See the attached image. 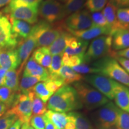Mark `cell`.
I'll return each mask as SVG.
<instances>
[{"instance_id":"33","label":"cell","mask_w":129,"mask_h":129,"mask_svg":"<svg viewBox=\"0 0 129 129\" xmlns=\"http://www.w3.org/2000/svg\"><path fill=\"white\" fill-rule=\"evenodd\" d=\"M32 91L37 97L46 104L53 94L48 88L45 81H41L37 83L32 88Z\"/></svg>"},{"instance_id":"55","label":"cell","mask_w":129,"mask_h":129,"mask_svg":"<svg viewBox=\"0 0 129 129\" xmlns=\"http://www.w3.org/2000/svg\"><path fill=\"white\" fill-rule=\"evenodd\" d=\"M127 29H128V30H129V25H128V26H127Z\"/></svg>"},{"instance_id":"42","label":"cell","mask_w":129,"mask_h":129,"mask_svg":"<svg viewBox=\"0 0 129 129\" xmlns=\"http://www.w3.org/2000/svg\"><path fill=\"white\" fill-rule=\"evenodd\" d=\"M41 0H12L9 6H28L32 7H38L41 3Z\"/></svg>"},{"instance_id":"47","label":"cell","mask_w":129,"mask_h":129,"mask_svg":"<svg viewBox=\"0 0 129 129\" xmlns=\"http://www.w3.org/2000/svg\"><path fill=\"white\" fill-rule=\"evenodd\" d=\"M44 118L45 121V124H46V126H45V129H58L54 124H53L44 115Z\"/></svg>"},{"instance_id":"26","label":"cell","mask_w":129,"mask_h":129,"mask_svg":"<svg viewBox=\"0 0 129 129\" xmlns=\"http://www.w3.org/2000/svg\"><path fill=\"white\" fill-rule=\"evenodd\" d=\"M44 116L54 124L58 129H64L68 122L67 113L48 110L44 114Z\"/></svg>"},{"instance_id":"36","label":"cell","mask_w":129,"mask_h":129,"mask_svg":"<svg viewBox=\"0 0 129 129\" xmlns=\"http://www.w3.org/2000/svg\"><path fill=\"white\" fill-rule=\"evenodd\" d=\"M72 70L77 72V73L81 74V75H88V74H99V71L98 69L93 67L92 65H90L89 64L83 63L79 65L74 66L71 67Z\"/></svg>"},{"instance_id":"16","label":"cell","mask_w":129,"mask_h":129,"mask_svg":"<svg viewBox=\"0 0 129 129\" xmlns=\"http://www.w3.org/2000/svg\"><path fill=\"white\" fill-rule=\"evenodd\" d=\"M67 30L74 36L87 41L94 40L102 35H109L112 32L111 28L97 26H93L90 28L83 30H70L67 29Z\"/></svg>"},{"instance_id":"46","label":"cell","mask_w":129,"mask_h":129,"mask_svg":"<svg viewBox=\"0 0 129 129\" xmlns=\"http://www.w3.org/2000/svg\"><path fill=\"white\" fill-rule=\"evenodd\" d=\"M7 71L6 69L0 68V87L4 86L5 83V77Z\"/></svg>"},{"instance_id":"10","label":"cell","mask_w":129,"mask_h":129,"mask_svg":"<svg viewBox=\"0 0 129 129\" xmlns=\"http://www.w3.org/2000/svg\"><path fill=\"white\" fill-rule=\"evenodd\" d=\"M83 80L108 99H114V89L117 81L101 74L85 75L84 76Z\"/></svg>"},{"instance_id":"41","label":"cell","mask_w":129,"mask_h":129,"mask_svg":"<svg viewBox=\"0 0 129 129\" xmlns=\"http://www.w3.org/2000/svg\"><path fill=\"white\" fill-rule=\"evenodd\" d=\"M29 124L34 129H45V121L44 115L32 116L30 120Z\"/></svg>"},{"instance_id":"51","label":"cell","mask_w":129,"mask_h":129,"mask_svg":"<svg viewBox=\"0 0 129 129\" xmlns=\"http://www.w3.org/2000/svg\"><path fill=\"white\" fill-rule=\"evenodd\" d=\"M29 124V123H24L22 124V127H21V129H26L28 125Z\"/></svg>"},{"instance_id":"50","label":"cell","mask_w":129,"mask_h":129,"mask_svg":"<svg viewBox=\"0 0 129 129\" xmlns=\"http://www.w3.org/2000/svg\"><path fill=\"white\" fill-rule=\"evenodd\" d=\"M12 0H0V9L7 6L10 4Z\"/></svg>"},{"instance_id":"7","label":"cell","mask_w":129,"mask_h":129,"mask_svg":"<svg viewBox=\"0 0 129 129\" xmlns=\"http://www.w3.org/2000/svg\"><path fill=\"white\" fill-rule=\"evenodd\" d=\"M38 16L49 23H58L64 19L63 4L55 0H44L39 5Z\"/></svg>"},{"instance_id":"28","label":"cell","mask_w":129,"mask_h":129,"mask_svg":"<svg viewBox=\"0 0 129 129\" xmlns=\"http://www.w3.org/2000/svg\"><path fill=\"white\" fill-rule=\"evenodd\" d=\"M86 0H67L63 4L64 19L72 13L83 10Z\"/></svg>"},{"instance_id":"44","label":"cell","mask_w":129,"mask_h":129,"mask_svg":"<svg viewBox=\"0 0 129 129\" xmlns=\"http://www.w3.org/2000/svg\"><path fill=\"white\" fill-rule=\"evenodd\" d=\"M114 57L115 58L116 60L120 63V64L123 67V68L129 74V59L118 57V56H114Z\"/></svg>"},{"instance_id":"1","label":"cell","mask_w":129,"mask_h":129,"mask_svg":"<svg viewBox=\"0 0 129 129\" xmlns=\"http://www.w3.org/2000/svg\"><path fill=\"white\" fill-rule=\"evenodd\" d=\"M47 108L54 112L68 113L83 108V106L73 86L64 85L50 98Z\"/></svg>"},{"instance_id":"54","label":"cell","mask_w":129,"mask_h":129,"mask_svg":"<svg viewBox=\"0 0 129 129\" xmlns=\"http://www.w3.org/2000/svg\"><path fill=\"white\" fill-rule=\"evenodd\" d=\"M108 129H118V128H116L115 127H111V128H108Z\"/></svg>"},{"instance_id":"17","label":"cell","mask_w":129,"mask_h":129,"mask_svg":"<svg viewBox=\"0 0 129 129\" xmlns=\"http://www.w3.org/2000/svg\"><path fill=\"white\" fill-rule=\"evenodd\" d=\"M112 50L118 51L129 48V30L127 28H120L111 33Z\"/></svg>"},{"instance_id":"53","label":"cell","mask_w":129,"mask_h":129,"mask_svg":"<svg viewBox=\"0 0 129 129\" xmlns=\"http://www.w3.org/2000/svg\"><path fill=\"white\" fill-rule=\"evenodd\" d=\"M26 129H34V128L30 124H29L28 125V127H27V128Z\"/></svg>"},{"instance_id":"39","label":"cell","mask_w":129,"mask_h":129,"mask_svg":"<svg viewBox=\"0 0 129 129\" xmlns=\"http://www.w3.org/2000/svg\"><path fill=\"white\" fill-rule=\"evenodd\" d=\"M91 17L93 22V26H97L110 28L102 12H98L91 13Z\"/></svg>"},{"instance_id":"13","label":"cell","mask_w":129,"mask_h":129,"mask_svg":"<svg viewBox=\"0 0 129 129\" xmlns=\"http://www.w3.org/2000/svg\"><path fill=\"white\" fill-rule=\"evenodd\" d=\"M17 46L18 48H17V51L20 61V67L19 71L20 72L23 68L24 64L27 62L30 54L34 48L37 47L36 38L30 33L26 39L19 42Z\"/></svg>"},{"instance_id":"9","label":"cell","mask_w":129,"mask_h":129,"mask_svg":"<svg viewBox=\"0 0 129 129\" xmlns=\"http://www.w3.org/2000/svg\"><path fill=\"white\" fill-rule=\"evenodd\" d=\"M7 112L15 115L23 124L29 123L32 111L31 99L28 93H17L14 104Z\"/></svg>"},{"instance_id":"5","label":"cell","mask_w":129,"mask_h":129,"mask_svg":"<svg viewBox=\"0 0 129 129\" xmlns=\"http://www.w3.org/2000/svg\"><path fill=\"white\" fill-rule=\"evenodd\" d=\"M112 39L110 35H102L93 40L83 56V62L90 64L106 56H112Z\"/></svg>"},{"instance_id":"6","label":"cell","mask_w":129,"mask_h":129,"mask_svg":"<svg viewBox=\"0 0 129 129\" xmlns=\"http://www.w3.org/2000/svg\"><path fill=\"white\" fill-rule=\"evenodd\" d=\"M118 108L112 102L98 108L92 114V120L96 129H108L115 127Z\"/></svg>"},{"instance_id":"2","label":"cell","mask_w":129,"mask_h":129,"mask_svg":"<svg viewBox=\"0 0 129 129\" xmlns=\"http://www.w3.org/2000/svg\"><path fill=\"white\" fill-rule=\"evenodd\" d=\"M91 65L103 74L129 88V74L115 58L106 56L92 63Z\"/></svg>"},{"instance_id":"40","label":"cell","mask_w":129,"mask_h":129,"mask_svg":"<svg viewBox=\"0 0 129 129\" xmlns=\"http://www.w3.org/2000/svg\"><path fill=\"white\" fill-rule=\"evenodd\" d=\"M118 20L122 26L127 28L129 25V7L118 9L117 12Z\"/></svg>"},{"instance_id":"38","label":"cell","mask_w":129,"mask_h":129,"mask_svg":"<svg viewBox=\"0 0 129 129\" xmlns=\"http://www.w3.org/2000/svg\"><path fill=\"white\" fill-rule=\"evenodd\" d=\"M17 120L15 115L7 112L0 117V129H9Z\"/></svg>"},{"instance_id":"45","label":"cell","mask_w":129,"mask_h":129,"mask_svg":"<svg viewBox=\"0 0 129 129\" xmlns=\"http://www.w3.org/2000/svg\"><path fill=\"white\" fill-rule=\"evenodd\" d=\"M114 56H118V57H121L126 59H129V48L118 51H114L112 54V57Z\"/></svg>"},{"instance_id":"15","label":"cell","mask_w":129,"mask_h":129,"mask_svg":"<svg viewBox=\"0 0 129 129\" xmlns=\"http://www.w3.org/2000/svg\"><path fill=\"white\" fill-rule=\"evenodd\" d=\"M20 65L17 48L0 49V68L7 71L14 70Z\"/></svg>"},{"instance_id":"48","label":"cell","mask_w":129,"mask_h":129,"mask_svg":"<svg viewBox=\"0 0 129 129\" xmlns=\"http://www.w3.org/2000/svg\"><path fill=\"white\" fill-rule=\"evenodd\" d=\"M8 110H9V108L3 102H0V117L6 114Z\"/></svg>"},{"instance_id":"27","label":"cell","mask_w":129,"mask_h":129,"mask_svg":"<svg viewBox=\"0 0 129 129\" xmlns=\"http://www.w3.org/2000/svg\"><path fill=\"white\" fill-rule=\"evenodd\" d=\"M28 95L32 102V116L44 115L47 111L46 103L37 97L32 90L28 93Z\"/></svg>"},{"instance_id":"56","label":"cell","mask_w":129,"mask_h":129,"mask_svg":"<svg viewBox=\"0 0 129 129\" xmlns=\"http://www.w3.org/2000/svg\"><path fill=\"white\" fill-rule=\"evenodd\" d=\"M41 1H42V0H41Z\"/></svg>"},{"instance_id":"4","label":"cell","mask_w":129,"mask_h":129,"mask_svg":"<svg viewBox=\"0 0 129 129\" xmlns=\"http://www.w3.org/2000/svg\"><path fill=\"white\" fill-rule=\"evenodd\" d=\"M63 27V20L58 23L51 24L41 20L32 27L30 33L36 38L37 47H47L57 38Z\"/></svg>"},{"instance_id":"3","label":"cell","mask_w":129,"mask_h":129,"mask_svg":"<svg viewBox=\"0 0 129 129\" xmlns=\"http://www.w3.org/2000/svg\"><path fill=\"white\" fill-rule=\"evenodd\" d=\"M81 102L87 110L98 109L109 101L106 97L85 82L79 81L73 84Z\"/></svg>"},{"instance_id":"30","label":"cell","mask_w":129,"mask_h":129,"mask_svg":"<svg viewBox=\"0 0 129 129\" xmlns=\"http://www.w3.org/2000/svg\"><path fill=\"white\" fill-rule=\"evenodd\" d=\"M62 54H56V55L53 56L51 58L50 65L47 69L48 74H49L48 78L51 79V80L62 81L59 78V72L61 67H62Z\"/></svg>"},{"instance_id":"14","label":"cell","mask_w":129,"mask_h":129,"mask_svg":"<svg viewBox=\"0 0 129 129\" xmlns=\"http://www.w3.org/2000/svg\"><path fill=\"white\" fill-rule=\"evenodd\" d=\"M88 44L89 41L80 39L69 32L67 38V47L63 53L68 56H84L87 49Z\"/></svg>"},{"instance_id":"18","label":"cell","mask_w":129,"mask_h":129,"mask_svg":"<svg viewBox=\"0 0 129 129\" xmlns=\"http://www.w3.org/2000/svg\"><path fill=\"white\" fill-rule=\"evenodd\" d=\"M114 99L119 109L129 113V88L117 82L114 89Z\"/></svg>"},{"instance_id":"49","label":"cell","mask_w":129,"mask_h":129,"mask_svg":"<svg viewBox=\"0 0 129 129\" xmlns=\"http://www.w3.org/2000/svg\"><path fill=\"white\" fill-rule=\"evenodd\" d=\"M22 124H23L22 122L20 120H17L9 129H21Z\"/></svg>"},{"instance_id":"35","label":"cell","mask_w":129,"mask_h":129,"mask_svg":"<svg viewBox=\"0 0 129 129\" xmlns=\"http://www.w3.org/2000/svg\"><path fill=\"white\" fill-rule=\"evenodd\" d=\"M115 127L118 129H129V113L118 108Z\"/></svg>"},{"instance_id":"34","label":"cell","mask_w":129,"mask_h":129,"mask_svg":"<svg viewBox=\"0 0 129 129\" xmlns=\"http://www.w3.org/2000/svg\"><path fill=\"white\" fill-rule=\"evenodd\" d=\"M107 3L108 0H86L85 8L90 13L101 12Z\"/></svg>"},{"instance_id":"37","label":"cell","mask_w":129,"mask_h":129,"mask_svg":"<svg viewBox=\"0 0 129 129\" xmlns=\"http://www.w3.org/2000/svg\"><path fill=\"white\" fill-rule=\"evenodd\" d=\"M62 63V65L68 66L71 68L74 66L79 65L84 63L83 56H68L64 53H63Z\"/></svg>"},{"instance_id":"31","label":"cell","mask_w":129,"mask_h":129,"mask_svg":"<svg viewBox=\"0 0 129 129\" xmlns=\"http://www.w3.org/2000/svg\"><path fill=\"white\" fill-rule=\"evenodd\" d=\"M41 80L37 77L23 74L20 82L19 83V92L28 94L30 91L32 90L34 87Z\"/></svg>"},{"instance_id":"29","label":"cell","mask_w":129,"mask_h":129,"mask_svg":"<svg viewBox=\"0 0 129 129\" xmlns=\"http://www.w3.org/2000/svg\"><path fill=\"white\" fill-rule=\"evenodd\" d=\"M20 71L14 70L7 71L5 77L4 85L14 92H19V74Z\"/></svg>"},{"instance_id":"8","label":"cell","mask_w":129,"mask_h":129,"mask_svg":"<svg viewBox=\"0 0 129 129\" xmlns=\"http://www.w3.org/2000/svg\"><path fill=\"white\" fill-rule=\"evenodd\" d=\"M1 12L9 18L25 21L30 25H34L38 22V7L23 5L16 6L8 5Z\"/></svg>"},{"instance_id":"19","label":"cell","mask_w":129,"mask_h":129,"mask_svg":"<svg viewBox=\"0 0 129 129\" xmlns=\"http://www.w3.org/2000/svg\"><path fill=\"white\" fill-rule=\"evenodd\" d=\"M23 74L38 78L41 81H45L49 78L47 69L41 67L31 56L26 63Z\"/></svg>"},{"instance_id":"23","label":"cell","mask_w":129,"mask_h":129,"mask_svg":"<svg viewBox=\"0 0 129 129\" xmlns=\"http://www.w3.org/2000/svg\"><path fill=\"white\" fill-rule=\"evenodd\" d=\"M68 119L73 122L75 129H96L89 119L81 112L72 111L67 113Z\"/></svg>"},{"instance_id":"21","label":"cell","mask_w":129,"mask_h":129,"mask_svg":"<svg viewBox=\"0 0 129 129\" xmlns=\"http://www.w3.org/2000/svg\"><path fill=\"white\" fill-rule=\"evenodd\" d=\"M12 25V31L14 37L19 41L25 40L31 31V25L25 21L9 18Z\"/></svg>"},{"instance_id":"12","label":"cell","mask_w":129,"mask_h":129,"mask_svg":"<svg viewBox=\"0 0 129 129\" xmlns=\"http://www.w3.org/2000/svg\"><path fill=\"white\" fill-rule=\"evenodd\" d=\"M20 41L13 34L9 17L0 12V49L16 48Z\"/></svg>"},{"instance_id":"20","label":"cell","mask_w":129,"mask_h":129,"mask_svg":"<svg viewBox=\"0 0 129 129\" xmlns=\"http://www.w3.org/2000/svg\"><path fill=\"white\" fill-rule=\"evenodd\" d=\"M117 9L115 5L110 1H108L102 11V13L105 17L112 32L117 29L127 28L122 26L118 20L117 16Z\"/></svg>"},{"instance_id":"52","label":"cell","mask_w":129,"mask_h":129,"mask_svg":"<svg viewBox=\"0 0 129 129\" xmlns=\"http://www.w3.org/2000/svg\"><path fill=\"white\" fill-rule=\"evenodd\" d=\"M55 1H58V2H59L60 3H64L66 1H67V0H55Z\"/></svg>"},{"instance_id":"22","label":"cell","mask_w":129,"mask_h":129,"mask_svg":"<svg viewBox=\"0 0 129 129\" xmlns=\"http://www.w3.org/2000/svg\"><path fill=\"white\" fill-rule=\"evenodd\" d=\"M69 34V32L67 30L64 25L63 28L61 30L60 34L48 47L51 55L54 56L63 53L64 49L67 47V38Z\"/></svg>"},{"instance_id":"11","label":"cell","mask_w":129,"mask_h":129,"mask_svg":"<svg viewBox=\"0 0 129 129\" xmlns=\"http://www.w3.org/2000/svg\"><path fill=\"white\" fill-rule=\"evenodd\" d=\"M63 23L65 28L70 30H83L93 26L91 13L87 9H83L68 16L64 19Z\"/></svg>"},{"instance_id":"43","label":"cell","mask_w":129,"mask_h":129,"mask_svg":"<svg viewBox=\"0 0 129 129\" xmlns=\"http://www.w3.org/2000/svg\"><path fill=\"white\" fill-rule=\"evenodd\" d=\"M118 9L129 7V0H109Z\"/></svg>"},{"instance_id":"25","label":"cell","mask_w":129,"mask_h":129,"mask_svg":"<svg viewBox=\"0 0 129 129\" xmlns=\"http://www.w3.org/2000/svg\"><path fill=\"white\" fill-rule=\"evenodd\" d=\"M32 57L37 63L47 69L50 65L51 56L48 47H38L32 53Z\"/></svg>"},{"instance_id":"32","label":"cell","mask_w":129,"mask_h":129,"mask_svg":"<svg viewBox=\"0 0 129 129\" xmlns=\"http://www.w3.org/2000/svg\"><path fill=\"white\" fill-rule=\"evenodd\" d=\"M19 92H14L6 86L0 87V102L4 104L9 109L12 107Z\"/></svg>"},{"instance_id":"24","label":"cell","mask_w":129,"mask_h":129,"mask_svg":"<svg viewBox=\"0 0 129 129\" xmlns=\"http://www.w3.org/2000/svg\"><path fill=\"white\" fill-rule=\"evenodd\" d=\"M59 76L64 85H69L77 82L81 81L84 75L75 72L71 67L62 65L59 72Z\"/></svg>"}]
</instances>
